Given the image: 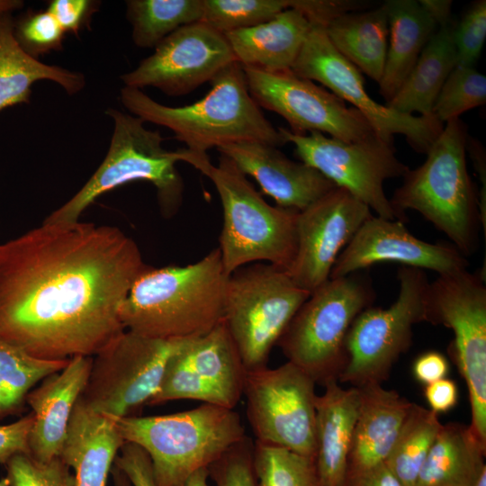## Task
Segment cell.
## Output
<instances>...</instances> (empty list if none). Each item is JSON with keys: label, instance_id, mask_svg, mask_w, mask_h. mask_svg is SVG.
Masks as SVG:
<instances>
[{"label": "cell", "instance_id": "1", "mask_svg": "<svg viewBox=\"0 0 486 486\" xmlns=\"http://www.w3.org/2000/svg\"><path fill=\"white\" fill-rule=\"evenodd\" d=\"M147 266L117 227L42 222L0 244V338L39 359L93 356L125 329L120 307Z\"/></svg>", "mask_w": 486, "mask_h": 486}, {"label": "cell", "instance_id": "2", "mask_svg": "<svg viewBox=\"0 0 486 486\" xmlns=\"http://www.w3.org/2000/svg\"><path fill=\"white\" fill-rule=\"evenodd\" d=\"M226 274L220 249L184 266H148L122 302L124 328L176 340L206 334L224 320Z\"/></svg>", "mask_w": 486, "mask_h": 486}, {"label": "cell", "instance_id": "3", "mask_svg": "<svg viewBox=\"0 0 486 486\" xmlns=\"http://www.w3.org/2000/svg\"><path fill=\"white\" fill-rule=\"evenodd\" d=\"M201 100L172 107L158 103L141 89L123 86L120 101L132 115L171 130L175 138L194 155L242 141L275 147L286 143L278 128L265 117L251 96L241 65L234 62L211 82Z\"/></svg>", "mask_w": 486, "mask_h": 486}, {"label": "cell", "instance_id": "4", "mask_svg": "<svg viewBox=\"0 0 486 486\" xmlns=\"http://www.w3.org/2000/svg\"><path fill=\"white\" fill-rule=\"evenodd\" d=\"M468 136L460 118L446 122L424 163L408 169L390 199L399 220L406 221L407 210L417 211L465 257L477 249L481 224L479 194L466 164Z\"/></svg>", "mask_w": 486, "mask_h": 486}, {"label": "cell", "instance_id": "5", "mask_svg": "<svg viewBox=\"0 0 486 486\" xmlns=\"http://www.w3.org/2000/svg\"><path fill=\"white\" fill-rule=\"evenodd\" d=\"M178 155L180 161L206 176L220 196L223 224L218 248L226 274L255 262L287 270L296 251L298 211L266 202L224 155L220 154L218 165H212L208 155H194L185 148L178 149Z\"/></svg>", "mask_w": 486, "mask_h": 486}, {"label": "cell", "instance_id": "6", "mask_svg": "<svg viewBox=\"0 0 486 486\" xmlns=\"http://www.w3.org/2000/svg\"><path fill=\"white\" fill-rule=\"evenodd\" d=\"M115 423L125 442L140 446L149 456L156 486H184L196 471L208 468L246 436L235 409L207 403Z\"/></svg>", "mask_w": 486, "mask_h": 486}, {"label": "cell", "instance_id": "7", "mask_svg": "<svg viewBox=\"0 0 486 486\" xmlns=\"http://www.w3.org/2000/svg\"><path fill=\"white\" fill-rule=\"evenodd\" d=\"M105 113L113 121V131L104 159L81 189L43 223L76 222L99 196L139 180L154 185L164 216L170 217L178 211L184 182L176 166L180 161L177 150H166L160 132L146 128L139 117L114 108L107 109Z\"/></svg>", "mask_w": 486, "mask_h": 486}, {"label": "cell", "instance_id": "8", "mask_svg": "<svg viewBox=\"0 0 486 486\" xmlns=\"http://www.w3.org/2000/svg\"><path fill=\"white\" fill-rule=\"evenodd\" d=\"M374 298L370 279L360 271L329 278L300 307L277 346L316 384L338 382L346 364L347 332Z\"/></svg>", "mask_w": 486, "mask_h": 486}, {"label": "cell", "instance_id": "9", "mask_svg": "<svg viewBox=\"0 0 486 486\" xmlns=\"http://www.w3.org/2000/svg\"><path fill=\"white\" fill-rule=\"evenodd\" d=\"M310 294L285 269L266 262L229 275L224 323L247 372L266 367L273 347Z\"/></svg>", "mask_w": 486, "mask_h": 486}, {"label": "cell", "instance_id": "10", "mask_svg": "<svg viewBox=\"0 0 486 486\" xmlns=\"http://www.w3.org/2000/svg\"><path fill=\"white\" fill-rule=\"evenodd\" d=\"M399 295L388 308L364 310L353 321L346 338V360L338 382L359 387L382 383L412 343L414 325L425 321L429 285L425 270L400 266Z\"/></svg>", "mask_w": 486, "mask_h": 486}, {"label": "cell", "instance_id": "11", "mask_svg": "<svg viewBox=\"0 0 486 486\" xmlns=\"http://www.w3.org/2000/svg\"><path fill=\"white\" fill-rule=\"evenodd\" d=\"M467 269L429 283L426 322L452 329L448 352L467 386L471 428L486 445V286Z\"/></svg>", "mask_w": 486, "mask_h": 486}, {"label": "cell", "instance_id": "12", "mask_svg": "<svg viewBox=\"0 0 486 486\" xmlns=\"http://www.w3.org/2000/svg\"><path fill=\"white\" fill-rule=\"evenodd\" d=\"M174 345L124 329L92 356L79 400L114 419L135 416L157 394Z\"/></svg>", "mask_w": 486, "mask_h": 486}, {"label": "cell", "instance_id": "13", "mask_svg": "<svg viewBox=\"0 0 486 486\" xmlns=\"http://www.w3.org/2000/svg\"><path fill=\"white\" fill-rule=\"evenodd\" d=\"M314 381L286 362L247 372L243 395L256 441L315 459Z\"/></svg>", "mask_w": 486, "mask_h": 486}, {"label": "cell", "instance_id": "14", "mask_svg": "<svg viewBox=\"0 0 486 486\" xmlns=\"http://www.w3.org/2000/svg\"><path fill=\"white\" fill-rule=\"evenodd\" d=\"M278 130L286 143L294 146L302 162L349 192L377 216L399 220L383 184L402 177L409 167L397 158L393 141L375 134L363 140L345 142L317 131L294 134L286 128Z\"/></svg>", "mask_w": 486, "mask_h": 486}, {"label": "cell", "instance_id": "15", "mask_svg": "<svg viewBox=\"0 0 486 486\" xmlns=\"http://www.w3.org/2000/svg\"><path fill=\"white\" fill-rule=\"evenodd\" d=\"M292 71L320 83L352 104L383 140L393 141L395 134L402 135L418 153L428 152L444 127L435 117L401 113L374 101L365 90L360 70L336 50L321 24L312 22Z\"/></svg>", "mask_w": 486, "mask_h": 486}, {"label": "cell", "instance_id": "16", "mask_svg": "<svg viewBox=\"0 0 486 486\" xmlns=\"http://www.w3.org/2000/svg\"><path fill=\"white\" fill-rule=\"evenodd\" d=\"M247 370L224 320L204 335L176 339L161 383L148 405L194 400L235 409Z\"/></svg>", "mask_w": 486, "mask_h": 486}, {"label": "cell", "instance_id": "17", "mask_svg": "<svg viewBox=\"0 0 486 486\" xmlns=\"http://www.w3.org/2000/svg\"><path fill=\"white\" fill-rule=\"evenodd\" d=\"M242 68L248 91L258 106L283 117L294 134L317 131L345 142L376 134L360 112L292 70L272 73Z\"/></svg>", "mask_w": 486, "mask_h": 486}, {"label": "cell", "instance_id": "18", "mask_svg": "<svg viewBox=\"0 0 486 486\" xmlns=\"http://www.w3.org/2000/svg\"><path fill=\"white\" fill-rule=\"evenodd\" d=\"M234 62L225 35L198 22L172 32L150 56L120 78L124 86H153L169 96H181L211 82Z\"/></svg>", "mask_w": 486, "mask_h": 486}, {"label": "cell", "instance_id": "19", "mask_svg": "<svg viewBox=\"0 0 486 486\" xmlns=\"http://www.w3.org/2000/svg\"><path fill=\"white\" fill-rule=\"evenodd\" d=\"M371 215L367 205L340 187L298 212L296 251L286 270L294 284L311 293L326 283L338 256Z\"/></svg>", "mask_w": 486, "mask_h": 486}, {"label": "cell", "instance_id": "20", "mask_svg": "<svg viewBox=\"0 0 486 486\" xmlns=\"http://www.w3.org/2000/svg\"><path fill=\"white\" fill-rule=\"evenodd\" d=\"M405 222L373 214L338 256L329 278L346 276L381 262L446 274L466 270L467 258L452 244L413 236Z\"/></svg>", "mask_w": 486, "mask_h": 486}, {"label": "cell", "instance_id": "21", "mask_svg": "<svg viewBox=\"0 0 486 486\" xmlns=\"http://www.w3.org/2000/svg\"><path fill=\"white\" fill-rule=\"evenodd\" d=\"M217 149L253 177L280 207L302 211L337 187L315 168L290 159L267 143L242 141Z\"/></svg>", "mask_w": 486, "mask_h": 486}, {"label": "cell", "instance_id": "22", "mask_svg": "<svg viewBox=\"0 0 486 486\" xmlns=\"http://www.w3.org/2000/svg\"><path fill=\"white\" fill-rule=\"evenodd\" d=\"M91 364L92 356H74L62 370L45 377L28 393L26 403L33 415L28 445L35 459L45 462L58 456Z\"/></svg>", "mask_w": 486, "mask_h": 486}, {"label": "cell", "instance_id": "23", "mask_svg": "<svg viewBox=\"0 0 486 486\" xmlns=\"http://www.w3.org/2000/svg\"><path fill=\"white\" fill-rule=\"evenodd\" d=\"M356 388L360 405L346 475L385 463L413 403L396 391L384 389L382 383L372 382Z\"/></svg>", "mask_w": 486, "mask_h": 486}, {"label": "cell", "instance_id": "24", "mask_svg": "<svg viewBox=\"0 0 486 486\" xmlns=\"http://www.w3.org/2000/svg\"><path fill=\"white\" fill-rule=\"evenodd\" d=\"M124 443L114 418L88 409L78 399L58 457L73 470L74 486H106Z\"/></svg>", "mask_w": 486, "mask_h": 486}, {"label": "cell", "instance_id": "25", "mask_svg": "<svg viewBox=\"0 0 486 486\" xmlns=\"http://www.w3.org/2000/svg\"><path fill=\"white\" fill-rule=\"evenodd\" d=\"M311 26L304 14L289 8L267 22L224 35L242 67L284 72L292 70Z\"/></svg>", "mask_w": 486, "mask_h": 486}, {"label": "cell", "instance_id": "26", "mask_svg": "<svg viewBox=\"0 0 486 486\" xmlns=\"http://www.w3.org/2000/svg\"><path fill=\"white\" fill-rule=\"evenodd\" d=\"M324 387L315 400V463L324 486H340L346 472L360 395L356 387L345 389L337 381Z\"/></svg>", "mask_w": 486, "mask_h": 486}, {"label": "cell", "instance_id": "27", "mask_svg": "<svg viewBox=\"0 0 486 486\" xmlns=\"http://www.w3.org/2000/svg\"><path fill=\"white\" fill-rule=\"evenodd\" d=\"M389 36L384 68L379 81L388 104L400 90L421 51L437 29L430 14L417 0H386Z\"/></svg>", "mask_w": 486, "mask_h": 486}, {"label": "cell", "instance_id": "28", "mask_svg": "<svg viewBox=\"0 0 486 486\" xmlns=\"http://www.w3.org/2000/svg\"><path fill=\"white\" fill-rule=\"evenodd\" d=\"M14 31L12 14L0 15V111L29 104L32 86L40 80L53 81L70 95L83 90L86 78L82 73L29 56L17 43Z\"/></svg>", "mask_w": 486, "mask_h": 486}, {"label": "cell", "instance_id": "29", "mask_svg": "<svg viewBox=\"0 0 486 486\" xmlns=\"http://www.w3.org/2000/svg\"><path fill=\"white\" fill-rule=\"evenodd\" d=\"M486 445L470 425L443 424L418 473L416 486H472L485 464Z\"/></svg>", "mask_w": 486, "mask_h": 486}, {"label": "cell", "instance_id": "30", "mask_svg": "<svg viewBox=\"0 0 486 486\" xmlns=\"http://www.w3.org/2000/svg\"><path fill=\"white\" fill-rule=\"evenodd\" d=\"M454 26V20L438 26L387 106L401 113L418 112L419 116L435 117L432 113L434 103L457 65Z\"/></svg>", "mask_w": 486, "mask_h": 486}, {"label": "cell", "instance_id": "31", "mask_svg": "<svg viewBox=\"0 0 486 486\" xmlns=\"http://www.w3.org/2000/svg\"><path fill=\"white\" fill-rule=\"evenodd\" d=\"M336 50L360 71L379 83L382 78L389 26L383 4L343 14L324 26Z\"/></svg>", "mask_w": 486, "mask_h": 486}, {"label": "cell", "instance_id": "32", "mask_svg": "<svg viewBox=\"0 0 486 486\" xmlns=\"http://www.w3.org/2000/svg\"><path fill=\"white\" fill-rule=\"evenodd\" d=\"M126 17L131 40L141 49H155L182 26L201 22L202 0H128Z\"/></svg>", "mask_w": 486, "mask_h": 486}, {"label": "cell", "instance_id": "33", "mask_svg": "<svg viewBox=\"0 0 486 486\" xmlns=\"http://www.w3.org/2000/svg\"><path fill=\"white\" fill-rule=\"evenodd\" d=\"M68 360L39 359L0 338V419L20 414L28 393Z\"/></svg>", "mask_w": 486, "mask_h": 486}, {"label": "cell", "instance_id": "34", "mask_svg": "<svg viewBox=\"0 0 486 486\" xmlns=\"http://www.w3.org/2000/svg\"><path fill=\"white\" fill-rule=\"evenodd\" d=\"M442 425L438 414L412 403L385 461L402 486H416L420 469Z\"/></svg>", "mask_w": 486, "mask_h": 486}, {"label": "cell", "instance_id": "35", "mask_svg": "<svg viewBox=\"0 0 486 486\" xmlns=\"http://www.w3.org/2000/svg\"><path fill=\"white\" fill-rule=\"evenodd\" d=\"M256 486H324L315 459L255 442Z\"/></svg>", "mask_w": 486, "mask_h": 486}, {"label": "cell", "instance_id": "36", "mask_svg": "<svg viewBox=\"0 0 486 486\" xmlns=\"http://www.w3.org/2000/svg\"><path fill=\"white\" fill-rule=\"evenodd\" d=\"M201 22L222 34L267 22L292 8V0H202Z\"/></svg>", "mask_w": 486, "mask_h": 486}, {"label": "cell", "instance_id": "37", "mask_svg": "<svg viewBox=\"0 0 486 486\" xmlns=\"http://www.w3.org/2000/svg\"><path fill=\"white\" fill-rule=\"evenodd\" d=\"M486 103V76L474 68L456 66L444 83L432 109L443 124Z\"/></svg>", "mask_w": 486, "mask_h": 486}, {"label": "cell", "instance_id": "38", "mask_svg": "<svg viewBox=\"0 0 486 486\" xmlns=\"http://www.w3.org/2000/svg\"><path fill=\"white\" fill-rule=\"evenodd\" d=\"M14 37L21 49L37 58L54 50H61L65 32L46 9L30 11L14 21Z\"/></svg>", "mask_w": 486, "mask_h": 486}, {"label": "cell", "instance_id": "39", "mask_svg": "<svg viewBox=\"0 0 486 486\" xmlns=\"http://www.w3.org/2000/svg\"><path fill=\"white\" fill-rule=\"evenodd\" d=\"M4 466L10 486H74L70 468L58 456L43 462L22 453Z\"/></svg>", "mask_w": 486, "mask_h": 486}, {"label": "cell", "instance_id": "40", "mask_svg": "<svg viewBox=\"0 0 486 486\" xmlns=\"http://www.w3.org/2000/svg\"><path fill=\"white\" fill-rule=\"evenodd\" d=\"M255 442L247 435L208 467L215 486H256Z\"/></svg>", "mask_w": 486, "mask_h": 486}, {"label": "cell", "instance_id": "41", "mask_svg": "<svg viewBox=\"0 0 486 486\" xmlns=\"http://www.w3.org/2000/svg\"><path fill=\"white\" fill-rule=\"evenodd\" d=\"M486 39V1L473 2L459 23H455L454 40L457 65L474 68Z\"/></svg>", "mask_w": 486, "mask_h": 486}, {"label": "cell", "instance_id": "42", "mask_svg": "<svg viewBox=\"0 0 486 486\" xmlns=\"http://www.w3.org/2000/svg\"><path fill=\"white\" fill-rule=\"evenodd\" d=\"M99 1L51 0L47 10L54 16L65 33L78 34L88 26L92 15L98 10Z\"/></svg>", "mask_w": 486, "mask_h": 486}, {"label": "cell", "instance_id": "43", "mask_svg": "<svg viewBox=\"0 0 486 486\" xmlns=\"http://www.w3.org/2000/svg\"><path fill=\"white\" fill-rule=\"evenodd\" d=\"M114 464L125 473L132 486H156L149 456L140 446L125 442Z\"/></svg>", "mask_w": 486, "mask_h": 486}, {"label": "cell", "instance_id": "44", "mask_svg": "<svg viewBox=\"0 0 486 486\" xmlns=\"http://www.w3.org/2000/svg\"><path fill=\"white\" fill-rule=\"evenodd\" d=\"M33 423L32 413L0 426V464H5L17 454H30L29 435Z\"/></svg>", "mask_w": 486, "mask_h": 486}, {"label": "cell", "instance_id": "45", "mask_svg": "<svg viewBox=\"0 0 486 486\" xmlns=\"http://www.w3.org/2000/svg\"><path fill=\"white\" fill-rule=\"evenodd\" d=\"M412 370L416 380L427 385L446 378L449 364L443 354L428 351L416 358Z\"/></svg>", "mask_w": 486, "mask_h": 486}, {"label": "cell", "instance_id": "46", "mask_svg": "<svg viewBox=\"0 0 486 486\" xmlns=\"http://www.w3.org/2000/svg\"><path fill=\"white\" fill-rule=\"evenodd\" d=\"M424 395L432 411L445 413L457 403L458 389L453 380L443 378L425 385Z\"/></svg>", "mask_w": 486, "mask_h": 486}, {"label": "cell", "instance_id": "47", "mask_svg": "<svg viewBox=\"0 0 486 486\" xmlns=\"http://www.w3.org/2000/svg\"><path fill=\"white\" fill-rule=\"evenodd\" d=\"M340 486H402L386 464L346 475Z\"/></svg>", "mask_w": 486, "mask_h": 486}, {"label": "cell", "instance_id": "48", "mask_svg": "<svg viewBox=\"0 0 486 486\" xmlns=\"http://www.w3.org/2000/svg\"><path fill=\"white\" fill-rule=\"evenodd\" d=\"M466 152L469 153L474 169L478 173L482 183V189L479 194V208L481 224L483 230H486V156L483 146L477 140L468 136L466 143Z\"/></svg>", "mask_w": 486, "mask_h": 486}, {"label": "cell", "instance_id": "49", "mask_svg": "<svg viewBox=\"0 0 486 486\" xmlns=\"http://www.w3.org/2000/svg\"><path fill=\"white\" fill-rule=\"evenodd\" d=\"M436 22L437 27L451 22V0H418Z\"/></svg>", "mask_w": 486, "mask_h": 486}, {"label": "cell", "instance_id": "50", "mask_svg": "<svg viewBox=\"0 0 486 486\" xmlns=\"http://www.w3.org/2000/svg\"><path fill=\"white\" fill-rule=\"evenodd\" d=\"M208 478V468L200 469L188 479L184 486H210Z\"/></svg>", "mask_w": 486, "mask_h": 486}, {"label": "cell", "instance_id": "51", "mask_svg": "<svg viewBox=\"0 0 486 486\" xmlns=\"http://www.w3.org/2000/svg\"><path fill=\"white\" fill-rule=\"evenodd\" d=\"M24 3L21 0H0V15L12 14L22 8Z\"/></svg>", "mask_w": 486, "mask_h": 486}, {"label": "cell", "instance_id": "52", "mask_svg": "<svg viewBox=\"0 0 486 486\" xmlns=\"http://www.w3.org/2000/svg\"><path fill=\"white\" fill-rule=\"evenodd\" d=\"M113 486H132L125 473L114 464L111 470Z\"/></svg>", "mask_w": 486, "mask_h": 486}, {"label": "cell", "instance_id": "53", "mask_svg": "<svg viewBox=\"0 0 486 486\" xmlns=\"http://www.w3.org/2000/svg\"><path fill=\"white\" fill-rule=\"evenodd\" d=\"M472 486H486V469L482 471Z\"/></svg>", "mask_w": 486, "mask_h": 486}, {"label": "cell", "instance_id": "54", "mask_svg": "<svg viewBox=\"0 0 486 486\" xmlns=\"http://www.w3.org/2000/svg\"><path fill=\"white\" fill-rule=\"evenodd\" d=\"M0 486H10L6 476L0 479Z\"/></svg>", "mask_w": 486, "mask_h": 486}]
</instances>
